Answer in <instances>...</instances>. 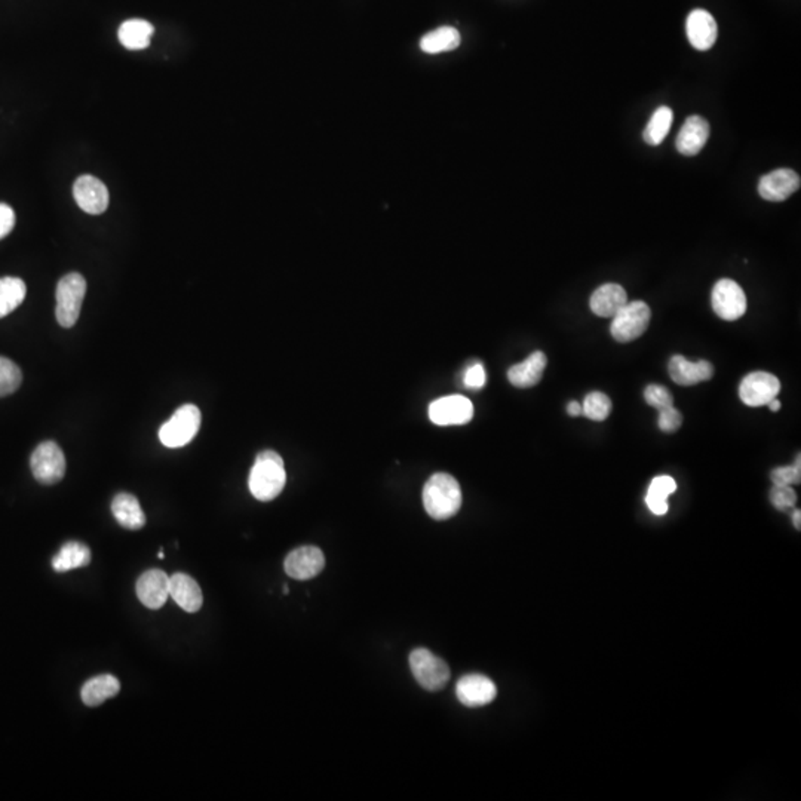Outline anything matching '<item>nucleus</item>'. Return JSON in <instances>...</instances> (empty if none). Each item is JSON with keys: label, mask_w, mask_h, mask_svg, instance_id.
Returning <instances> with one entry per match:
<instances>
[{"label": "nucleus", "mask_w": 801, "mask_h": 801, "mask_svg": "<svg viewBox=\"0 0 801 801\" xmlns=\"http://www.w3.org/2000/svg\"><path fill=\"white\" fill-rule=\"evenodd\" d=\"M285 483L283 458L274 450L258 454L248 479L251 495L260 502H270L283 493Z\"/></svg>", "instance_id": "1"}, {"label": "nucleus", "mask_w": 801, "mask_h": 801, "mask_svg": "<svg viewBox=\"0 0 801 801\" xmlns=\"http://www.w3.org/2000/svg\"><path fill=\"white\" fill-rule=\"evenodd\" d=\"M423 507L438 521L451 518L462 507V490L451 475L435 474L423 487Z\"/></svg>", "instance_id": "2"}, {"label": "nucleus", "mask_w": 801, "mask_h": 801, "mask_svg": "<svg viewBox=\"0 0 801 801\" xmlns=\"http://www.w3.org/2000/svg\"><path fill=\"white\" fill-rule=\"evenodd\" d=\"M85 294L86 281L82 275L73 272L60 279L57 285L55 316L62 327L72 328L78 323Z\"/></svg>", "instance_id": "3"}, {"label": "nucleus", "mask_w": 801, "mask_h": 801, "mask_svg": "<svg viewBox=\"0 0 801 801\" xmlns=\"http://www.w3.org/2000/svg\"><path fill=\"white\" fill-rule=\"evenodd\" d=\"M200 411L197 405L186 404L160 426L159 439L168 449L188 446L200 428Z\"/></svg>", "instance_id": "4"}, {"label": "nucleus", "mask_w": 801, "mask_h": 801, "mask_svg": "<svg viewBox=\"0 0 801 801\" xmlns=\"http://www.w3.org/2000/svg\"><path fill=\"white\" fill-rule=\"evenodd\" d=\"M410 668L414 679L429 691L442 690L450 680V668L428 649H416L410 654Z\"/></svg>", "instance_id": "5"}, {"label": "nucleus", "mask_w": 801, "mask_h": 801, "mask_svg": "<svg viewBox=\"0 0 801 801\" xmlns=\"http://www.w3.org/2000/svg\"><path fill=\"white\" fill-rule=\"evenodd\" d=\"M651 311L644 302L626 303L613 316L612 335L619 343H630L642 337L651 323Z\"/></svg>", "instance_id": "6"}, {"label": "nucleus", "mask_w": 801, "mask_h": 801, "mask_svg": "<svg viewBox=\"0 0 801 801\" xmlns=\"http://www.w3.org/2000/svg\"><path fill=\"white\" fill-rule=\"evenodd\" d=\"M30 467L37 483L53 486L66 475V458L57 442L45 441L39 444L32 454Z\"/></svg>", "instance_id": "7"}, {"label": "nucleus", "mask_w": 801, "mask_h": 801, "mask_svg": "<svg viewBox=\"0 0 801 801\" xmlns=\"http://www.w3.org/2000/svg\"><path fill=\"white\" fill-rule=\"evenodd\" d=\"M712 309L724 321H736L747 312V297L733 279H719L712 288Z\"/></svg>", "instance_id": "8"}, {"label": "nucleus", "mask_w": 801, "mask_h": 801, "mask_svg": "<svg viewBox=\"0 0 801 801\" xmlns=\"http://www.w3.org/2000/svg\"><path fill=\"white\" fill-rule=\"evenodd\" d=\"M779 391L781 381H777V376L770 372H757L744 377L739 386V397L748 407H761L775 400Z\"/></svg>", "instance_id": "9"}, {"label": "nucleus", "mask_w": 801, "mask_h": 801, "mask_svg": "<svg viewBox=\"0 0 801 801\" xmlns=\"http://www.w3.org/2000/svg\"><path fill=\"white\" fill-rule=\"evenodd\" d=\"M429 418L438 426L465 425L474 418V404L462 395H450L434 400Z\"/></svg>", "instance_id": "10"}, {"label": "nucleus", "mask_w": 801, "mask_h": 801, "mask_svg": "<svg viewBox=\"0 0 801 801\" xmlns=\"http://www.w3.org/2000/svg\"><path fill=\"white\" fill-rule=\"evenodd\" d=\"M325 565V556L316 546H300L291 551L284 561V568L288 576L295 581H309L318 576Z\"/></svg>", "instance_id": "11"}, {"label": "nucleus", "mask_w": 801, "mask_h": 801, "mask_svg": "<svg viewBox=\"0 0 801 801\" xmlns=\"http://www.w3.org/2000/svg\"><path fill=\"white\" fill-rule=\"evenodd\" d=\"M73 197L79 208L85 213L99 216L109 207V190L106 184L94 176H81L74 181Z\"/></svg>", "instance_id": "12"}, {"label": "nucleus", "mask_w": 801, "mask_h": 801, "mask_svg": "<svg viewBox=\"0 0 801 801\" xmlns=\"http://www.w3.org/2000/svg\"><path fill=\"white\" fill-rule=\"evenodd\" d=\"M456 695L465 707L479 708L496 700L497 689L486 675L468 674L458 680Z\"/></svg>", "instance_id": "13"}, {"label": "nucleus", "mask_w": 801, "mask_h": 801, "mask_svg": "<svg viewBox=\"0 0 801 801\" xmlns=\"http://www.w3.org/2000/svg\"><path fill=\"white\" fill-rule=\"evenodd\" d=\"M135 591L139 600L148 609H160L169 597V576L164 570L151 568L140 576Z\"/></svg>", "instance_id": "14"}, {"label": "nucleus", "mask_w": 801, "mask_h": 801, "mask_svg": "<svg viewBox=\"0 0 801 801\" xmlns=\"http://www.w3.org/2000/svg\"><path fill=\"white\" fill-rule=\"evenodd\" d=\"M800 176L788 168H781L761 177L758 193L763 199L782 202L800 188Z\"/></svg>", "instance_id": "15"}, {"label": "nucleus", "mask_w": 801, "mask_h": 801, "mask_svg": "<svg viewBox=\"0 0 801 801\" xmlns=\"http://www.w3.org/2000/svg\"><path fill=\"white\" fill-rule=\"evenodd\" d=\"M686 34L695 50L708 51L716 45L719 29L711 14L705 9H695L687 17Z\"/></svg>", "instance_id": "16"}, {"label": "nucleus", "mask_w": 801, "mask_h": 801, "mask_svg": "<svg viewBox=\"0 0 801 801\" xmlns=\"http://www.w3.org/2000/svg\"><path fill=\"white\" fill-rule=\"evenodd\" d=\"M668 372H670L671 379L680 386H695L702 381H711L714 376V367L711 362H708V361L690 362L681 355L671 358Z\"/></svg>", "instance_id": "17"}, {"label": "nucleus", "mask_w": 801, "mask_h": 801, "mask_svg": "<svg viewBox=\"0 0 801 801\" xmlns=\"http://www.w3.org/2000/svg\"><path fill=\"white\" fill-rule=\"evenodd\" d=\"M709 123L702 116L693 115L686 119L680 130L675 148L684 156H695L702 150L709 139Z\"/></svg>", "instance_id": "18"}, {"label": "nucleus", "mask_w": 801, "mask_h": 801, "mask_svg": "<svg viewBox=\"0 0 801 801\" xmlns=\"http://www.w3.org/2000/svg\"><path fill=\"white\" fill-rule=\"evenodd\" d=\"M169 597L188 613H197L204 603L199 584L184 573H176L169 577Z\"/></svg>", "instance_id": "19"}, {"label": "nucleus", "mask_w": 801, "mask_h": 801, "mask_svg": "<svg viewBox=\"0 0 801 801\" xmlns=\"http://www.w3.org/2000/svg\"><path fill=\"white\" fill-rule=\"evenodd\" d=\"M628 303V295L619 284H604L594 291L589 300L591 311L600 318H613Z\"/></svg>", "instance_id": "20"}, {"label": "nucleus", "mask_w": 801, "mask_h": 801, "mask_svg": "<svg viewBox=\"0 0 801 801\" xmlns=\"http://www.w3.org/2000/svg\"><path fill=\"white\" fill-rule=\"evenodd\" d=\"M546 365H548V358L544 352H533L527 360L509 368L507 381H511V384H514L516 388H533L542 381Z\"/></svg>", "instance_id": "21"}, {"label": "nucleus", "mask_w": 801, "mask_h": 801, "mask_svg": "<svg viewBox=\"0 0 801 801\" xmlns=\"http://www.w3.org/2000/svg\"><path fill=\"white\" fill-rule=\"evenodd\" d=\"M111 514L122 527L128 530H140L146 526V516L135 496L119 493L111 502Z\"/></svg>", "instance_id": "22"}, {"label": "nucleus", "mask_w": 801, "mask_h": 801, "mask_svg": "<svg viewBox=\"0 0 801 801\" xmlns=\"http://www.w3.org/2000/svg\"><path fill=\"white\" fill-rule=\"evenodd\" d=\"M121 690V683L115 675H97L83 684L81 696L86 707H99L111 698H115Z\"/></svg>", "instance_id": "23"}, {"label": "nucleus", "mask_w": 801, "mask_h": 801, "mask_svg": "<svg viewBox=\"0 0 801 801\" xmlns=\"http://www.w3.org/2000/svg\"><path fill=\"white\" fill-rule=\"evenodd\" d=\"M155 34V27L146 20H128L119 27L118 37L127 50L141 51L150 45V39Z\"/></svg>", "instance_id": "24"}, {"label": "nucleus", "mask_w": 801, "mask_h": 801, "mask_svg": "<svg viewBox=\"0 0 801 801\" xmlns=\"http://www.w3.org/2000/svg\"><path fill=\"white\" fill-rule=\"evenodd\" d=\"M91 563V551L86 545L81 542H67L63 545L57 555L53 558V567L55 572L64 573L73 568H82Z\"/></svg>", "instance_id": "25"}, {"label": "nucleus", "mask_w": 801, "mask_h": 801, "mask_svg": "<svg viewBox=\"0 0 801 801\" xmlns=\"http://www.w3.org/2000/svg\"><path fill=\"white\" fill-rule=\"evenodd\" d=\"M460 42H462V37H460L458 29H454V27H439V29L434 30V32H430V34L421 37L420 50L423 53H430V55L449 53V51H454L456 48H458Z\"/></svg>", "instance_id": "26"}, {"label": "nucleus", "mask_w": 801, "mask_h": 801, "mask_svg": "<svg viewBox=\"0 0 801 801\" xmlns=\"http://www.w3.org/2000/svg\"><path fill=\"white\" fill-rule=\"evenodd\" d=\"M677 490V483L672 477H656L647 491L646 503L654 516H665L668 512V497Z\"/></svg>", "instance_id": "27"}, {"label": "nucleus", "mask_w": 801, "mask_h": 801, "mask_svg": "<svg viewBox=\"0 0 801 801\" xmlns=\"http://www.w3.org/2000/svg\"><path fill=\"white\" fill-rule=\"evenodd\" d=\"M27 286L24 281L14 276L0 278V318L13 314L24 302Z\"/></svg>", "instance_id": "28"}, {"label": "nucleus", "mask_w": 801, "mask_h": 801, "mask_svg": "<svg viewBox=\"0 0 801 801\" xmlns=\"http://www.w3.org/2000/svg\"><path fill=\"white\" fill-rule=\"evenodd\" d=\"M674 121V113L670 107H659L658 111L651 115V121L647 123L646 130L642 132V139L649 146H659L662 143L668 132H670L671 125Z\"/></svg>", "instance_id": "29"}, {"label": "nucleus", "mask_w": 801, "mask_h": 801, "mask_svg": "<svg viewBox=\"0 0 801 801\" xmlns=\"http://www.w3.org/2000/svg\"><path fill=\"white\" fill-rule=\"evenodd\" d=\"M23 381L20 367L15 362L0 356V397L17 392Z\"/></svg>", "instance_id": "30"}, {"label": "nucleus", "mask_w": 801, "mask_h": 801, "mask_svg": "<svg viewBox=\"0 0 801 801\" xmlns=\"http://www.w3.org/2000/svg\"><path fill=\"white\" fill-rule=\"evenodd\" d=\"M612 411V400L603 392H591L584 398L582 414L595 421H604Z\"/></svg>", "instance_id": "31"}, {"label": "nucleus", "mask_w": 801, "mask_h": 801, "mask_svg": "<svg viewBox=\"0 0 801 801\" xmlns=\"http://www.w3.org/2000/svg\"><path fill=\"white\" fill-rule=\"evenodd\" d=\"M644 400H646L647 404L653 407V409L659 410V411L674 405V398L671 395L670 391L667 388H663V386H659V384L647 386L646 391H644Z\"/></svg>", "instance_id": "32"}, {"label": "nucleus", "mask_w": 801, "mask_h": 801, "mask_svg": "<svg viewBox=\"0 0 801 801\" xmlns=\"http://www.w3.org/2000/svg\"><path fill=\"white\" fill-rule=\"evenodd\" d=\"M773 484L775 486H793V484H800L801 479V458H797V462L794 467L777 468L770 474Z\"/></svg>", "instance_id": "33"}, {"label": "nucleus", "mask_w": 801, "mask_h": 801, "mask_svg": "<svg viewBox=\"0 0 801 801\" xmlns=\"http://www.w3.org/2000/svg\"><path fill=\"white\" fill-rule=\"evenodd\" d=\"M770 500L777 509L787 511L789 507H794L797 502V495L789 486H775L770 493Z\"/></svg>", "instance_id": "34"}, {"label": "nucleus", "mask_w": 801, "mask_h": 801, "mask_svg": "<svg viewBox=\"0 0 801 801\" xmlns=\"http://www.w3.org/2000/svg\"><path fill=\"white\" fill-rule=\"evenodd\" d=\"M681 423H683V416L679 410L674 409V405L659 411V428L662 432H667V434L677 432L681 428Z\"/></svg>", "instance_id": "35"}, {"label": "nucleus", "mask_w": 801, "mask_h": 801, "mask_svg": "<svg viewBox=\"0 0 801 801\" xmlns=\"http://www.w3.org/2000/svg\"><path fill=\"white\" fill-rule=\"evenodd\" d=\"M463 383L469 389L483 388L487 383V374L483 364L477 362V364L469 365L465 372V376H463Z\"/></svg>", "instance_id": "36"}, {"label": "nucleus", "mask_w": 801, "mask_h": 801, "mask_svg": "<svg viewBox=\"0 0 801 801\" xmlns=\"http://www.w3.org/2000/svg\"><path fill=\"white\" fill-rule=\"evenodd\" d=\"M15 226V213L6 204H0V239L8 236Z\"/></svg>", "instance_id": "37"}, {"label": "nucleus", "mask_w": 801, "mask_h": 801, "mask_svg": "<svg viewBox=\"0 0 801 801\" xmlns=\"http://www.w3.org/2000/svg\"><path fill=\"white\" fill-rule=\"evenodd\" d=\"M567 413L570 414L572 418H577V416H581L582 405L579 404L577 400H572V402L567 405Z\"/></svg>", "instance_id": "38"}, {"label": "nucleus", "mask_w": 801, "mask_h": 801, "mask_svg": "<svg viewBox=\"0 0 801 801\" xmlns=\"http://www.w3.org/2000/svg\"><path fill=\"white\" fill-rule=\"evenodd\" d=\"M767 405L768 409L772 410L773 413H777V411H779V410H781V400H777V398L770 400Z\"/></svg>", "instance_id": "39"}, {"label": "nucleus", "mask_w": 801, "mask_h": 801, "mask_svg": "<svg viewBox=\"0 0 801 801\" xmlns=\"http://www.w3.org/2000/svg\"><path fill=\"white\" fill-rule=\"evenodd\" d=\"M793 523H794V527L797 528V530H800V528H801V512L798 511V509H797V511L794 512V514H793Z\"/></svg>", "instance_id": "40"}]
</instances>
